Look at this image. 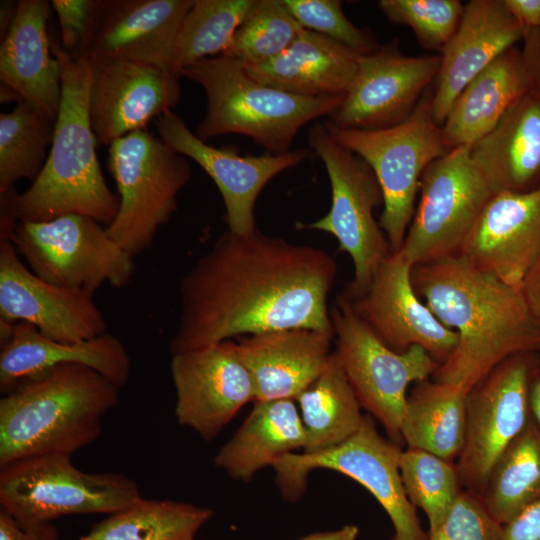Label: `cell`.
<instances>
[{"label": "cell", "instance_id": "obj_36", "mask_svg": "<svg viewBox=\"0 0 540 540\" xmlns=\"http://www.w3.org/2000/svg\"><path fill=\"white\" fill-rule=\"evenodd\" d=\"M254 0H194L180 25L171 72L180 73L204 59L223 55Z\"/></svg>", "mask_w": 540, "mask_h": 540}, {"label": "cell", "instance_id": "obj_13", "mask_svg": "<svg viewBox=\"0 0 540 540\" xmlns=\"http://www.w3.org/2000/svg\"><path fill=\"white\" fill-rule=\"evenodd\" d=\"M493 195L470 156V146L449 150L424 170L419 200L401 248L413 267L459 253Z\"/></svg>", "mask_w": 540, "mask_h": 540}, {"label": "cell", "instance_id": "obj_48", "mask_svg": "<svg viewBox=\"0 0 540 540\" xmlns=\"http://www.w3.org/2000/svg\"><path fill=\"white\" fill-rule=\"evenodd\" d=\"M359 528L356 525H345L339 529L307 535L299 540H356Z\"/></svg>", "mask_w": 540, "mask_h": 540}, {"label": "cell", "instance_id": "obj_34", "mask_svg": "<svg viewBox=\"0 0 540 540\" xmlns=\"http://www.w3.org/2000/svg\"><path fill=\"white\" fill-rule=\"evenodd\" d=\"M214 512L173 500L140 498L95 524L78 540H194Z\"/></svg>", "mask_w": 540, "mask_h": 540}, {"label": "cell", "instance_id": "obj_30", "mask_svg": "<svg viewBox=\"0 0 540 540\" xmlns=\"http://www.w3.org/2000/svg\"><path fill=\"white\" fill-rule=\"evenodd\" d=\"M300 412L291 399L255 401L233 436L217 452L214 464L232 479L250 481L283 455L305 449Z\"/></svg>", "mask_w": 540, "mask_h": 540}, {"label": "cell", "instance_id": "obj_46", "mask_svg": "<svg viewBox=\"0 0 540 540\" xmlns=\"http://www.w3.org/2000/svg\"><path fill=\"white\" fill-rule=\"evenodd\" d=\"M523 30L540 29V0H503Z\"/></svg>", "mask_w": 540, "mask_h": 540}, {"label": "cell", "instance_id": "obj_22", "mask_svg": "<svg viewBox=\"0 0 540 540\" xmlns=\"http://www.w3.org/2000/svg\"><path fill=\"white\" fill-rule=\"evenodd\" d=\"M194 0H100L81 55L125 59L171 71L176 37Z\"/></svg>", "mask_w": 540, "mask_h": 540}, {"label": "cell", "instance_id": "obj_17", "mask_svg": "<svg viewBox=\"0 0 540 540\" xmlns=\"http://www.w3.org/2000/svg\"><path fill=\"white\" fill-rule=\"evenodd\" d=\"M178 423L203 440H213L249 402H255L253 379L233 341L171 355Z\"/></svg>", "mask_w": 540, "mask_h": 540}, {"label": "cell", "instance_id": "obj_31", "mask_svg": "<svg viewBox=\"0 0 540 540\" xmlns=\"http://www.w3.org/2000/svg\"><path fill=\"white\" fill-rule=\"evenodd\" d=\"M467 393L429 378L408 394L401 425L404 445L456 463L466 436Z\"/></svg>", "mask_w": 540, "mask_h": 540}, {"label": "cell", "instance_id": "obj_44", "mask_svg": "<svg viewBox=\"0 0 540 540\" xmlns=\"http://www.w3.org/2000/svg\"><path fill=\"white\" fill-rule=\"evenodd\" d=\"M0 540H60V538L52 523L24 528L13 517L0 510Z\"/></svg>", "mask_w": 540, "mask_h": 540}, {"label": "cell", "instance_id": "obj_38", "mask_svg": "<svg viewBox=\"0 0 540 540\" xmlns=\"http://www.w3.org/2000/svg\"><path fill=\"white\" fill-rule=\"evenodd\" d=\"M303 29L282 0H254L223 55L258 65L281 54Z\"/></svg>", "mask_w": 540, "mask_h": 540}, {"label": "cell", "instance_id": "obj_39", "mask_svg": "<svg viewBox=\"0 0 540 540\" xmlns=\"http://www.w3.org/2000/svg\"><path fill=\"white\" fill-rule=\"evenodd\" d=\"M379 8L390 22L410 27L423 48L441 53L460 24L464 4L460 0H381Z\"/></svg>", "mask_w": 540, "mask_h": 540}, {"label": "cell", "instance_id": "obj_5", "mask_svg": "<svg viewBox=\"0 0 540 540\" xmlns=\"http://www.w3.org/2000/svg\"><path fill=\"white\" fill-rule=\"evenodd\" d=\"M180 77L199 84L206 95L197 137L206 142L216 136L241 134L272 154L289 152L303 126L331 115L343 99L304 97L275 89L253 79L241 62L225 55L199 61Z\"/></svg>", "mask_w": 540, "mask_h": 540}, {"label": "cell", "instance_id": "obj_11", "mask_svg": "<svg viewBox=\"0 0 540 540\" xmlns=\"http://www.w3.org/2000/svg\"><path fill=\"white\" fill-rule=\"evenodd\" d=\"M10 241L36 276L90 295L104 283L124 288L135 272L134 256L110 237L104 225L86 216L19 221Z\"/></svg>", "mask_w": 540, "mask_h": 540}, {"label": "cell", "instance_id": "obj_12", "mask_svg": "<svg viewBox=\"0 0 540 540\" xmlns=\"http://www.w3.org/2000/svg\"><path fill=\"white\" fill-rule=\"evenodd\" d=\"M402 450L378 432L370 415H364L358 431L343 443L316 453H288L272 467L279 489L291 500L303 493L314 469L344 474L367 489L387 513L394 529L390 540H428L404 490L399 470Z\"/></svg>", "mask_w": 540, "mask_h": 540}, {"label": "cell", "instance_id": "obj_14", "mask_svg": "<svg viewBox=\"0 0 540 540\" xmlns=\"http://www.w3.org/2000/svg\"><path fill=\"white\" fill-rule=\"evenodd\" d=\"M538 353L509 357L469 390L466 436L456 465L463 488L481 495L494 463L530 419Z\"/></svg>", "mask_w": 540, "mask_h": 540}, {"label": "cell", "instance_id": "obj_2", "mask_svg": "<svg viewBox=\"0 0 540 540\" xmlns=\"http://www.w3.org/2000/svg\"><path fill=\"white\" fill-rule=\"evenodd\" d=\"M417 296L458 334L431 379L468 393L500 363L540 351V325L519 289L479 271L459 254L412 267Z\"/></svg>", "mask_w": 540, "mask_h": 540}, {"label": "cell", "instance_id": "obj_37", "mask_svg": "<svg viewBox=\"0 0 540 540\" xmlns=\"http://www.w3.org/2000/svg\"><path fill=\"white\" fill-rule=\"evenodd\" d=\"M399 470L408 499L424 511L428 531L434 530L464 490L456 463L406 447L400 454Z\"/></svg>", "mask_w": 540, "mask_h": 540}, {"label": "cell", "instance_id": "obj_15", "mask_svg": "<svg viewBox=\"0 0 540 540\" xmlns=\"http://www.w3.org/2000/svg\"><path fill=\"white\" fill-rule=\"evenodd\" d=\"M440 55L406 56L394 39L362 55L354 79L328 121L340 129L379 130L413 113L435 81Z\"/></svg>", "mask_w": 540, "mask_h": 540}, {"label": "cell", "instance_id": "obj_35", "mask_svg": "<svg viewBox=\"0 0 540 540\" xmlns=\"http://www.w3.org/2000/svg\"><path fill=\"white\" fill-rule=\"evenodd\" d=\"M56 118L21 101L0 115V192L40 175L53 142Z\"/></svg>", "mask_w": 540, "mask_h": 540}, {"label": "cell", "instance_id": "obj_28", "mask_svg": "<svg viewBox=\"0 0 540 540\" xmlns=\"http://www.w3.org/2000/svg\"><path fill=\"white\" fill-rule=\"evenodd\" d=\"M362 55L324 35L303 29L281 54L244 66L256 81L304 97H344Z\"/></svg>", "mask_w": 540, "mask_h": 540}, {"label": "cell", "instance_id": "obj_19", "mask_svg": "<svg viewBox=\"0 0 540 540\" xmlns=\"http://www.w3.org/2000/svg\"><path fill=\"white\" fill-rule=\"evenodd\" d=\"M0 321L26 322L45 337L66 343L107 332L105 316L93 295L39 278L6 239H0Z\"/></svg>", "mask_w": 540, "mask_h": 540}, {"label": "cell", "instance_id": "obj_43", "mask_svg": "<svg viewBox=\"0 0 540 540\" xmlns=\"http://www.w3.org/2000/svg\"><path fill=\"white\" fill-rule=\"evenodd\" d=\"M503 540H540V499L503 525Z\"/></svg>", "mask_w": 540, "mask_h": 540}, {"label": "cell", "instance_id": "obj_51", "mask_svg": "<svg viewBox=\"0 0 540 540\" xmlns=\"http://www.w3.org/2000/svg\"><path fill=\"white\" fill-rule=\"evenodd\" d=\"M538 355H539V360H540V351L538 352Z\"/></svg>", "mask_w": 540, "mask_h": 540}, {"label": "cell", "instance_id": "obj_25", "mask_svg": "<svg viewBox=\"0 0 540 540\" xmlns=\"http://www.w3.org/2000/svg\"><path fill=\"white\" fill-rule=\"evenodd\" d=\"M66 363L91 367L119 388L126 385L131 372V358L125 345L109 332L66 343L45 337L29 323L18 322L10 339L1 346V391L6 394L22 382Z\"/></svg>", "mask_w": 540, "mask_h": 540}, {"label": "cell", "instance_id": "obj_29", "mask_svg": "<svg viewBox=\"0 0 540 540\" xmlns=\"http://www.w3.org/2000/svg\"><path fill=\"white\" fill-rule=\"evenodd\" d=\"M531 90L522 49L513 46L476 75L457 96L441 126L449 150L471 146Z\"/></svg>", "mask_w": 540, "mask_h": 540}, {"label": "cell", "instance_id": "obj_45", "mask_svg": "<svg viewBox=\"0 0 540 540\" xmlns=\"http://www.w3.org/2000/svg\"><path fill=\"white\" fill-rule=\"evenodd\" d=\"M522 42L531 87L540 95V29L525 30Z\"/></svg>", "mask_w": 540, "mask_h": 540}, {"label": "cell", "instance_id": "obj_16", "mask_svg": "<svg viewBox=\"0 0 540 540\" xmlns=\"http://www.w3.org/2000/svg\"><path fill=\"white\" fill-rule=\"evenodd\" d=\"M158 136L173 150L196 162L214 181L225 205L230 232L255 231V205L264 187L278 174L304 162L308 149L283 154L241 155L237 147H215L192 132L173 110L155 119Z\"/></svg>", "mask_w": 540, "mask_h": 540}, {"label": "cell", "instance_id": "obj_1", "mask_svg": "<svg viewBox=\"0 0 540 540\" xmlns=\"http://www.w3.org/2000/svg\"><path fill=\"white\" fill-rule=\"evenodd\" d=\"M336 274L334 258L321 248L258 229L227 230L180 281L170 353L280 329L333 330L327 301Z\"/></svg>", "mask_w": 540, "mask_h": 540}, {"label": "cell", "instance_id": "obj_21", "mask_svg": "<svg viewBox=\"0 0 540 540\" xmlns=\"http://www.w3.org/2000/svg\"><path fill=\"white\" fill-rule=\"evenodd\" d=\"M458 254L479 271L520 290L540 258V187L493 194Z\"/></svg>", "mask_w": 540, "mask_h": 540}, {"label": "cell", "instance_id": "obj_4", "mask_svg": "<svg viewBox=\"0 0 540 540\" xmlns=\"http://www.w3.org/2000/svg\"><path fill=\"white\" fill-rule=\"evenodd\" d=\"M117 385L91 367L59 365L0 399V467L43 454H66L101 435L120 398Z\"/></svg>", "mask_w": 540, "mask_h": 540}, {"label": "cell", "instance_id": "obj_50", "mask_svg": "<svg viewBox=\"0 0 540 540\" xmlns=\"http://www.w3.org/2000/svg\"><path fill=\"white\" fill-rule=\"evenodd\" d=\"M18 8V2L2 1L0 13V35L1 39L5 37L11 27Z\"/></svg>", "mask_w": 540, "mask_h": 540}, {"label": "cell", "instance_id": "obj_3", "mask_svg": "<svg viewBox=\"0 0 540 540\" xmlns=\"http://www.w3.org/2000/svg\"><path fill=\"white\" fill-rule=\"evenodd\" d=\"M52 51L60 65L62 89L54 138L40 175L24 192H14L13 208L19 221L81 215L107 227L120 199L107 186L96 157L88 111L90 62L56 41Z\"/></svg>", "mask_w": 540, "mask_h": 540}, {"label": "cell", "instance_id": "obj_33", "mask_svg": "<svg viewBox=\"0 0 540 540\" xmlns=\"http://www.w3.org/2000/svg\"><path fill=\"white\" fill-rule=\"evenodd\" d=\"M480 496L502 525L540 499V431L531 416L494 463Z\"/></svg>", "mask_w": 540, "mask_h": 540}, {"label": "cell", "instance_id": "obj_40", "mask_svg": "<svg viewBox=\"0 0 540 540\" xmlns=\"http://www.w3.org/2000/svg\"><path fill=\"white\" fill-rule=\"evenodd\" d=\"M289 12L307 30L324 35L360 55L375 52L379 43L374 34L354 25L339 0H282Z\"/></svg>", "mask_w": 540, "mask_h": 540}, {"label": "cell", "instance_id": "obj_10", "mask_svg": "<svg viewBox=\"0 0 540 540\" xmlns=\"http://www.w3.org/2000/svg\"><path fill=\"white\" fill-rule=\"evenodd\" d=\"M330 317L335 351L361 407L382 425L388 439L402 447L408 388L431 378L439 363L420 346L403 352L390 349L339 296Z\"/></svg>", "mask_w": 540, "mask_h": 540}, {"label": "cell", "instance_id": "obj_23", "mask_svg": "<svg viewBox=\"0 0 540 540\" xmlns=\"http://www.w3.org/2000/svg\"><path fill=\"white\" fill-rule=\"evenodd\" d=\"M523 36L503 0H470L464 5L460 24L441 51L432 89L431 111L439 126L464 87Z\"/></svg>", "mask_w": 540, "mask_h": 540}, {"label": "cell", "instance_id": "obj_42", "mask_svg": "<svg viewBox=\"0 0 540 540\" xmlns=\"http://www.w3.org/2000/svg\"><path fill=\"white\" fill-rule=\"evenodd\" d=\"M100 0H52L60 25L61 46L81 55L91 37Z\"/></svg>", "mask_w": 540, "mask_h": 540}, {"label": "cell", "instance_id": "obj_32", "mask_svg": "<svg viewBox=\"0 0 540 540\" xmlns=\"http://www.w3.org/2000/svg\"><path fill=\"white\" fill-rule=\"evenodd\" d=\"M295 400L306 433V453L343 443L358 431L364 418L336 351L320 376Z\"/></svg>", "mask_w": 540, "mask_h": 540}, {"label": "cell", "instance_id": "obj_7", "mask_svg": "<svg viewBox=\"0 0 540 540\" xmlns=\"http://www.w3.org/2000/svg\"><path fill=\"white\" fill-rule=\"evenodd\" d=\"M141 497L130 477L85 472L66 454L31 456L0 470V510L24 528L46 525L65 515H111Z\"/></svg>", "mask_w": 540, "mask_h": 540}, {"label": "cell", "instance_id": "obj_26", "mask_svg": "<svg viewBox=\"0 0 540 540\" xmlns=\"http://www.w3.org/2000/svg\"><path fill=\"white\" fill-rule=\"evenodd\" d=\"M51 4L20 0L0 47L1 85L57 118L61 101V70L48 34Z\"/></svg>", "mask_w": 540, "mask_h": 540}, {"label": "cell", "instance_id": "obj_52", "mask_svg": "<svg viewBox=\"0 0 540 540\" xmlns=\"http://www.w3.org/2000/svg\"><path fill=\"white\" fill-rule=\"evenodd\" d=\"M195 540V539H194Z\"/></svg>", "mask_w": 540, "mask_h": 540}, {"label": "cell", "instance_id": "obj_24", "mask_svg": "<svg viewBox=\"0 0 540 540\" xmlns=\"http://www.w3.org/2000/svg\"><path fill=\"white\" fill-rule=\"evenodd\" d=\"M333 330L291 328L243 336L235 350L248 369L256 400H295L325 369Z\"/></svg>", "mask_w": 540, "mask_h": 540}, {"label": "cell", "instance_id": "obj_8", "mask_svg": "<svg viewBox=\"0 0 540 540\" xmlns=\"http://www.w3.org/2000/svg\"><path fill=\"white\" fill-rule=\"evenodd\" d=\"M107 167L120 199L108 234L134 257L149 249L178 209L177 197L191 177L185 156L146 129L109 145Z\"/></svg>", "mask_w": 540, "mask_h": 540}, {"label": "cell", "instance_id": "obj_41", "mask_svg": "<svg viewBox=\"0 0 540 540\" xmlns=\"http://www.w3.org/2000/svg\"><path fill=\"white\" fill-rule=\"evenodd\" d=\"M428 536V540H503V525L489 513L481 496L464 489Z\"/></svg>", "mask_w": 540, "mask_h": 540}, {"label": "cell", "instance_id": "obj_49", "mask_svg": "<svg viewBox=\"0 0 540 540\" xmlns=\"http://www.w3.org/2000/svg\"><path fill=\"white\" fill-rule=\"evenodd\" d=\"M530 412L540 431V365L534 371L530 387Z\"/></svg>", "mask_w": 540, "mask_h": 540}, {"label": "cell", "instance_id": "obj_9", "mask_svg": "<svg viewBox=\"0 0 540 540\" xmlns=\"http://www.w3.org/2000/svg\"><path fill=\"white\" fill-rule=\"evenodd\" d=\"M309 147L322 160L331 185L328 213L310 224H298L332 234L339 250L352 259L354 276L339 297L354 300L362 296L382 261L391 253L387 237L373 216L383 206V194L370 166L341 146L324 122L309 129Z\"/></svg>", "mask_w": 540, "mask_h": 540}, {"label": "cell", "instance_id": "obj_27", "mask_svg": "<svg viewBox=\"0 0 540 540\" xmlns=\"http://www.w3.org/2000/svg\"><path fill=\"white\" fill-rule=\"evenodd\" d=\"M470 156L493 194L539 188L540 95L531 87L470 146Z\"/></svg>", "mask_w": 540, "mask_h": 540}, {"label": "cell", "instance_id": "obj_18", "mask_svg": "<svg viewBox=\"0 0 540 540\" xmlns=\"http://www.w3.org/2000/svg\"><path fill=\"white\" fill-rule=\"evenodd\" d=\"M88 59L89 119L99 144L145 129L181 99L179 78L171 71L132 60Z\"/></svg>", "mask_w": 540, "mask_h": 540}, {"label": "cell", "instance_id": "obj_47", "mask_svg": "<svg viewBox=\"0 0 540 540\" xmlns=\"http://www.w3.org/2000/svg\"><path fill=\"white\" fill-rule=\"evenodd\" d=\"M524 300L540 325V258L520 287Z\"/></svg>", "mask_w": 540, "mask_h": 540}, {"label": "cell", "instance_id": "obj_6", "mask_svg": "<svg viewBox=\"0 0 540 540\" xmlns=\"http://www.w3.org/2000/svg\"><path fill=\"white\" fill-rule=\"evenodd\" d=\"M431 99L429 87L409 118L389 128L340 129L324 122L341 146L362 158L373 170L383 194L378 222L391 252H397L403 244L424 170L449 151L442 128L433 119Z\"/></svg>", "mask_w": 540, "mask_h": 540}, {"label": "cell", "instance_id": "obj_20", "mask_svg": "<svg viewBox=\"0 0 540 540\" xmlns=\"http://www.w3.org/2000/svg\"><path fill=\"white\" fill-rule=\"evenodd\" d=\"M411 272L412 266L402 254L391 252L366 292L344 300L390 349L403 352L420 346L441 364L456 348L458 334L442 324L417 296Z\"/></svg>", "mask_w": 540, "mask_h": 540}]
</instances>
